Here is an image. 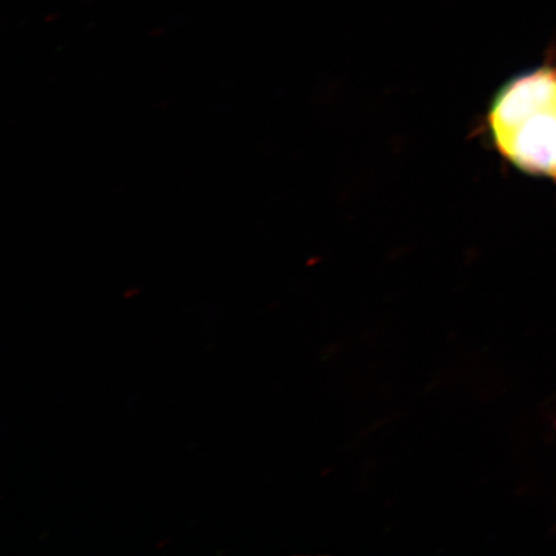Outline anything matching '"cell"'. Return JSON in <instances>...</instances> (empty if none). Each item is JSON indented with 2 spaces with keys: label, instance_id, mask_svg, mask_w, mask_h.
I'll return each mask as SVG.
<instances>
[{
  "label": "cell",
  "instance_id": "1",
  "mask_svg": "<svg viewBox=\"0 0 556 556\" xmlns=\"http://www.w3.org/2000/svg\"><path fill=\"white\" fill-rule=\"evenodd\" d=\"M489 123L496 148L511 164L556 180V64L507 83L492 103Z\"/></svg>",
  "mask_w": 556,
  "mask_h": 556
}]
</instances>
